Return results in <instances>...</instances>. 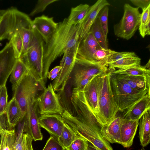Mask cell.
Here are the masks:
<instances>
[{"label": "cell", "instance_id": "1", "mask_svg": "<svg viewBox=\"0 0 150 150\" xmlns=\"http://www.w3.org/2000/svg\"><path fill=\"white\" fill-rule=\"evenodd\" d=\"M71 101L74 115L64 111L62 116L64 122L77 135L86 139L98 150H113L110 143L102 136L100 131L102 126L89 107L83 93L74 94Z\"/></svg>", "mask_w": 150, "mask_h": 150}, {"label": "cell", "instance_id": "2", "mask_svg": "<svg viewBox=\"0 0 150 150\" xmlns=\"http://www.w3.org/2000/svg\"><path fill=\"white\" fill-rule=\"evenodd\" d=\"M81 23L74 25L67 18L59 23L55 31L44 44L43 79L46 83L47 75L52 63L58 57L79 43Z\"/></svg>", "mask_w": 150, "mask_h": 150}, {"label": "cell", "instance_id": "3", "mask_svg": "<svg viewBox=\"0 0 150 150\" xmlns=\"http://www.w3.org/2000/svg\"><path fill=\"white\" fill-rule=\"evenodd\" d=\"M111 70L108 69L103 76L100 89L97 119L102 126H108L119 111L111 86Z\"/></svg>", "mask_w": 150, "mask_h": 150}, {"label": "cell", "instance_id": "4", "mask_svg": "<svg viewBox=\"0 0 150 150\" xmlns=\"http://www.w3.org/2000/svg\"><path fill=\"white\" fill-rule=\"evenodd\" d=\"M32 23L29 16L16 8L5 10L0 22V41H10L16 33L20 34L25 28H32Z\"/></svg>", "mask_w": 150, "mask_h": 150}, {"label": "cell", "instance_id": "5", "mask_svg": "<svg viewBox=\"0 0 150 150\" xmlns=\"http://www.w3.org/2000/svg\"><path fill=\"white\" fill-rule=\"evenodd\" d=\"M44 45L42 37L32 28V36L29 47L26 54L20 58L38 81L45 83L42 76Z\"/></svg>", "mask_w": 150, "mask_h": 150}, {"label": "cell", "instance_id": "6", "mask_svg": "<svg viewBox=\"0 0 150 150\" xmlns=\"http://www.w3.org/2000/svg\"><path fill=\"white\" fill-rule=\"evenodd\" d=\"M108 67L84 59L76 55L70 77L73 88L82 90L95 76L105 74Z\"/></svg>", "mask_w": 150, "mask_h": 150}, {"label": "cell", "instance_id": "7", "mask_svg": "<svg viewBox=\"0 0 150 150\" xmlns=\"http://www.w3.org/2000/svg\"><path fill=\"white\" fill-rule=\"evenodd\" d=\"M110 83L118 111L123 112L147 93V90L136 91L125 82L117 79L112 73Z\"/></svg>", "mask_w": 150, "mask_h": 150}, {"label": "cell", "instance_id": "8", "mask_svg": "<svg viewBox=\"0 0 150 150\" xmlns=\"http://www.w3.org/2000/svg\"><path fill=\"white\" fill-rule=\"evenodd\" d=\"M45 84L38 81L29 71L21 80L13 91V97L15 98L24 113H26L28 99L38 96V93L46 88Z\"/></svg>", "mask_w": 150, "mask_h": 150}, {"label": "cell", "instance_id": "9", "mask_svg": "<svg viewBox=\"0 0 150 150\" xmlns=\"http://www.w3.org/2000/svg\"><path fill=\"white\" fill-rule=\"evenodd\" d=\"M139 8L128 4H124L123 16L120 22L114 26L115 35L127 40L134 36L140 24L141 13Z\"/></svg>", "mask_w": 150, "mask_h": 150}, {"label": "cell", "instance_id": "10", "mask_svg": "<svg viewBox=\"0 0 150 150\" xmlns=\"http://www.w3.org/2000/svg\"><path fill=\"white\" fill-rule=\"evenodd\" d=\"M36 102L38 113L41 115L56 114L62 115L64 112L51 83L38 96Z\"/></svg>", "mask_w": 150, "mask_h": 150}, {"label": "cell", "instance_id": "11", "mask_svg": "<svg viewBox=\"0 0 150 150\" xmlns=\"http://www.w3.org/2000/svg\"><path fill=\"white\" fill-rule=\"evenodd\" d=\"M79 43L65 52L63 55L59 65L62 67V68L58 75L54 80L52 84L55 91L57 92L63 89L70 77L77 55Z\"/></svg>", "mask_w": 150, "mask_h": 150}, {"label": "cell", "instance_id": "12", "mask_svg": "<svg viewBox=\"0 0 150 150\" xmlns=\"http://www.w3.org/2000/svg\"><path fill=\"white\" fill-rule=\"evenodd\" d=\"M37 98L32 97L28 100L23 130L24 133L29 134L34 141L42 140L43 138L39 124Z\"/></svg>", "mask_w": 150, "mask_h": 150}, {"label": "cell", "instance_id": "13", "mask_svg": "<svg viewBox=\"0 0 150 150\" xmlns=\"http://www.w3.org/2000/svg\"><path fill=\"white\" fill-rule=\"evenodd\" d=\"M17 59L12 45L9 41L0 51V88L6 85Z\"/></svg>", "mask_w": 150, "mask_h": 150}, {"label": "cell", "instance_id": "14", "mask_svg": "<svg viewBox=\"0 0 150 150\" xmlns=\"http://www.w3.org/2000/svg\"><path fill=\"white\" fill-rule=\"evenodd\" d=\"M105 74H100L95 76L85 86L83 90L87 103L96 119L98 113L100 89L103 76Z\"/></svg>", "mask_w": 150, "mask_h": 150}, {"label": "cell", "instance_id": "15", "mask_svg": "<svg viewBox=\"0 0 150 150\" xmlns=\"http://www.w3.org/2000/svg\"><path fill=\"white\" fill-rule=\"evenodd\" d=\"M109 5V3L106 0H98L94 4L89 7L84 19L81 23L79 42L90 32L92 25L101 11L105 7Z\"/></svg>", "mask_w": 150, "mask_h": 150}, {"label": "cell", "instance_id": "16", "mask_svg": "<svg viewBox=\"0 0 150 150\" xmlns=\"http://www.w3.org/2000/svg\"><path fill=\"white\" fill-rule=\"evenodd\" d=\"M38 121L40 127L45 129L57 139L61 134L65 123L62 115L56 114L41 115L38 117Z\"/></svg>", "mask_w": 150, "mask_h": 150}, {"label": "cell", "instance_id": "17", "mask_svg": "<svg viewBox=\"0 0 150 150\" xmlns=\"http://www.w3.org/2000/svg\"><path fill=\"white\" fill-rule=\"evenodd\" d=\"M58 23H56L52 17L45 15L35 18L32 21V27L35 29L41 36L46 43L57 27Z\"/></svg>", "mask_w": 150, "mask_h": 150}, {"label": "cell", "instance_id": "18", "mask_svg": "<svg viewBox=\"0 0 150 150\" xmlns=\"http://www.w3.org/2000/svg\"><path fill=\"white\" fill-rule=\"evenodd\" d=\"M102 48L90 31L79 43L77 55L93 62V56L96 50Z\"/></svg>", "mask_w": 150, "mask_h": 150}, {"label": "cell", "instance_id": "19", "mask_svg": "<svg viewBox=\"0 0 150 150\" xmlns=\"http://www.w3.org/2000/svg\"><path fill=\"white\" fill-rule=\"evenodd\" d=\"M149 109H150V93H147L125 110L122 117L129 120L139 119Z\"/></svg>", "mask_w": 150, "mask_h": 150}, {"label": "cell", "instance_id": "20", "mask_svg": "<svg viewBox=\"0 0 150 150\" xmlns=\"http://www.w3.org/2000/svg\"><path fill=\"white\" fill-rule=\"evenodd\" d=\"M139 120H132L122 118L121 144L124 147L129 148L132 146L139 125Z\"/></svg>", "mask_w": 150, "mask_h": 150}, {"label": "cell", "instance_id": "21", "mask_svg": "<svg viewBox=\"0 0 150 150\" xmlns=\"http://www.w3.org/2000/svg\"><path fill=\"white\" fill-rule=\"evenodd\" d=\"M122 118L116 116L107 126L102 127L100 132L103 138L110 143L121 144V127Z\"/></svg>", "mask_w": 150, "mask_h": 150}, {"label": "cell", "instance_id": "22", "mask_svg": "<svg viewBox=\"0 0 150 150\" xmlns=\"http://www.w3.org/2000/svg\"><path fill=\"white\" fill-rule=\"evenodd\" d=\"M7 129L11 130L21 121L25 114L22 112L18 103L13 97L8 103L6 110Z\"/></svg>", "mask_w": 150, "mask_h": 150}, {"label": "cell", "instance_id": "23", "mask_svg": "<svg viewBox=\"0 0 150 150\" xmlns=\"http://www.w3.org/2000/svg\"><path fill=\"white\" fill-rule=\"evenodd\" d=\"M116 78L137 91L147 90L150 93V76L115 74Z\"/></svg>", "mask_w": 150, "mask_h": 150}, {"label": "cell", "instance_id": "24", "mask_svg": "<svg viewBox=\"0 0 150 150\" xmlns=\"http://www.w3.org/2000/svg\"><path fill=\"white\" fill-rule=\"evenodd\" d=\"M25 116L18 125L17 134L12 150H33V139L28 134L24 133Z\"/></svg>", "mask_w": 150, "mask_h": 150}, {"label": "cell", "instance_id": "25", "mask_svg": "<svg viewBox=\"0 0 150 150\" xmlns=\"http://www.w3.org/2000/svg\"><path fill=\"white\" fill-rule=\"evenodd\" d=\"M73 88L72 83L70 77L64 88L57 92V93L64 111H66L73 115H74V110L71 101Z\"/></svg>", "mask_w": 150, "mask_h": 150}, {"label": "cell", "instance_id": "26", "mask_svg": "<svg viewBox=\"0 0 150 150\" xmlns=\"http://www.w3.org/2000/svg\"><path fill=\"white\" fill-rule=\"evenodd\" d=\"M139 125L140 144L144 147L150 142V109L146 110L140 118Z\"/></svg>", "mask_w": 150, "mask_h": 150}, {"label": "cell", "instance_id": "27", "mask_svg": "<svg viewBox=\"0 0 150 150\" xmlns=\"http://www.w3.org/2000/svg\"><path fill=\"white\" fill-rule=\"evenodd\" d=\"M28 71L22 59L20 58L18 59L10 74V81L12 84L13 91Z\"/></svg>", "mask_w": 150, "mask_h": 150}, {"label": "cell", "instance_id": "28", "mask_svg": "<svg viewBox=\"0 0 150 150\" xmlns=\"http://www.w3.org/2000/svg\"><path fill=\"white\" fill-rule=\"evenodd\" d=\"M112 74H126L130 75L150 76V69L140 64L134 65L127 67L111 69Z\"/></svg>", "mask_w": 150, "mask_h": 150}, {"label": "cell", "instance_id": "29", "mask_svg": "<svg viewBox=\"0 0 150 150\" xmlns=\"http://www.w3.org/2000/svg\"><path fill=\"white\" fill-rule=\"evenodd\" d=\"M87 4H80L71 9L70 15L67 18L72 25H76L81 23L84 18L89 8Z\"/></svg>", "mask_w": 150, "mask_h": 150}, {"label": "cell", "instance_id": "30", "mask_svg": "<svg viewBox=\"0 0 150 150\" xmlns=\"http://www.w3.org/2000/svg\"><path fill=\"white\" fill-rule=\"evenodd\" d=\"M0 150H12L16 136L15 130L2 127L0 130Z\"/></svg>", "mask_w": 150, "mask_h": 150}, {"label": "cell", "instance_id": "31", "mask_svg": "<svg viewBox=\"0 0 150 150\" xmlns=\"http://www.w3.org/2000/svg\"><path fill=\"white\" fill-rule=\"evenodd\" d=\"M90 31L101 47L103 49H108V41L107 37L100 25L98 16L92 25Z\"/></svg>", "mask_w": 150, "mask_h": 150}, {"label": "cell", "instance_id": "32", "mask_svg": "<svg viewBox=\"0 0 150 150\" xmlns=\"http://www.w3.org/2000/svg\"><path fill=\"white\" fill-rule=\"evenodd\" d=\"M78 136L65 122L61 134L57 140L59 143L66 149Z\"/></svg>", "mask_w": 150, "mask_h": 150}, {"label": "cell", "instance_id": "33", "mask_svg": "<svg viewBox=\"0 0 150 150\" xmlns=\"http://www.w3.org/2000/svg\"><path fill=\"white\" fill-rule=\"evenodd\" d=\"M150 5L142 10L139 30L140 35L144 38L150 34Z\"/></svg>", "mask_w": 150, "mask_h": 150}, {"label": "cell", "instance_id": "34", "mask_svg": "<svg viewBox=\"0 0 150 150\" xmlns=\"http://www.w3.org/2000/svg\"><path fill=\"white\" fill-rule=\"evenodd\" d=\"M141 59L137 55L134 57L124 58L109 63L107 67L110 69H121L141 64Z\"/></svg>", "mask_w": 150, "mask_h": 150}, {"label": "cell", "instance_id": "35", "mask_svg": "<svg viewBox=\"0 0 150 150\" xmlns=\"http://www.w3.org/2000/svg\"><path fill=\"white\" fill-rule=\"evenodd\" d=\"M116 51L110 49L102 48L95 52L93 56V62L107 67L110 57Z\"/></svg>", "mask_w": 150, "mask_h": 150}, {"label": "cell", "instance_id": "36", "mask_svg": "<svg viewBox=\"0 0 150 150\" xmlns=\"http://www.w3.org/2000/svg\"><path fill=\"white\" fill-rule=\"evenodd\" d=\"M12 45L15 55L18 59L20 58L23 50V43L19 33L14 34L10 40Z\"/></svg>", "mask_w": 150, "mask_h": 150}, {"label": "cell", "instance_id": "37", "mask_svg": "<svg viewBox=\"0 0 150 150\" xmlns=\"http://www.w3.org/2000/svg\"><path fill=\"white\" fill-rule=\"evenodd\" d=\"M88 146V141L79 136L66 150H87Z\"/></svg>", "mask_w": 150, "mask_h": 150}, {"label": "cell", "instance_id": "38", "mask_svg": "<svg viewBox=\"0 0 150 150\" xmlns=\"http://www.w3.org/2000/svg\"><path fill=\"white\" fill-rule=\"evenodd\" d=\"M109 8L108 6L104 7L100 14L98 16L100 25L104 31L105 35L107 37L108 33V16Z\"/></svg>", "mask_w": 150, "mask_h": 150}, {"label": "cell", "instance_id": "39", "mask_svg": "<svg viewBox=\"0 0 150 150\" xmlns=\"http://www.w3.org/2000/svg\"><path fill=\"white\" fill-rule=\"evenodd\" d=\"M59 0H39L35 7L29 15L30 16H33L35 14L43 11L50 4Z\"/></svg>", "mask_w": 150, "mask_h": 150}, {"label": "cell", "instance_id": "40", "mask_svg": "<svg viewBox=\"0 0 150 150\" xmlns=\"http://www.w3.org/2000/svg\"><path fill=\"white\" fill-rule=\"evenodd\" d=\"M8 95L6 85L0 88V115L6 112L7 107Z\"/></svg>", "mask_w": 150, "mask_h": 150}, {"label": "cell", "instance_id": "41", "mask_svg": "<svg viewBox=\"0 0 150 150\" xmlns=\"http://www.w3.org/2000/svg\"><path fill=\"white\" fill-rule=\"evenodd\" d=\"M42 150H66L54 137L51 136Z\"/></svg>", "mask_w": 150, "mask_h": 150}, {"label": "cell", "instance_id": "42", "mask_svg": "<svg viewBox=\"0 0 150 150\" xmlns=\"http://www.w3.org/2000/svg\"><path fill=\"white\" fill-rule=\"evenodd\" d=\"M136 56L137 55L136 54L132 52H116L110 57L107 64L124 58L134 57Z\"/></svg>", "mask_w": 150, "mask_h": 150}, {"label": "cell", "instance_id": "43", "mask_svg": "<svg viewBox=\"0 0 150 150\" xmlns=\"http://www.w3.org/2000/svg\"><path fill=\"white\" fill-rule=\"evenodd\" d=\"M130 1L134 5L142 10L150 5V0H130Z\"/></svg>", "mask_w": 150, "mask_h": 150}, {"label": "cell", "instance_id": "44", "mask_svg": "<svg viewBox=\"0 0 150 150\" xmlns=\"http://www.w3.org/2000/svg\"><path fill=\"white\" fill-rule=\"evenodd\" d=\"M5 113L0 115V130L2 127L5 129L7 128V117L6 114ZM1 139V137L0 135V144Z\"/></svg>", "mask_w": 150, "mask_h": 150}, {"label": "cell", "instance_id": "45", "mask_svg": "<svg viewBox=\"0 0 150 150\" xmlns=\"http://www.w3.org/2000/svg\"><path fill=\"white\" fill-rule=\"evenodd\" d=\"M62 68L60 66H57L52 69L50 71H49L47 75V78L50 79L51 76L53 75L59 74Z\"/></svg>", "mask_w": 150, "mask_h": 150}, {"label": "cell", "instance_id": "46", "mask_svg": "<svg viewBox=\"0 0 150 150\" xmlns=\"http://www.w3.org/2000/svg\"><path fill=\"white\" fill-rule=\"evenodd\" d=\"M87 150H98L91 143L88 142V146Z\"/></svg>", "mask_w": 150, "mask_h": 150}, {"label": "cell", "instance_id": "47", "mask_svg": "<svg viewBox=\"0 0 150 150\" xmlns=\"http://www.w3.org/2000/svg\"><path fill=\"white\" fill-rule=\"evenodd\" d=\"M5 11V10H4ZM1 13L0 14V22L1 21V18H2V13Z\"/></svg>", "mask_w": 150, "mask_h": 150}, {"label": "cell", "instance_id": "48", "mask_svg": "<svg viewBox=\"0 0 150 150\" xmlns=\"http://www.w3.org/2000/svg\"><path fill=\"white\" fill-rule=\"evenodd\" d=\"M141 150H146L144 147H142L141 149Z\"/></svg>", "mask_w": 150, "mask_h": 150}]
</instances>
